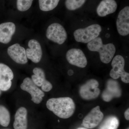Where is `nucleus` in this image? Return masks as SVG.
I'll list each match as a JSON object with an SVG mask.
<instances>
[{"label":"nucleus","instance_id":"obj_2","mask_svg":"<svg viewBox=\"0 0 129 129\" xmlns=\"http://www.w3.org/2000/svg\"><path fill=\"white\" fill-rule=\"evenodd\" d=\"M88 50L99 52L101 61L103 63H109L112 60L116 52L115 45L112 43L103 44L101 37H98L87 44Z\"/></svg>","mask_w":129,"mask_h":129},{"label":"nucleus","instance_id":"obj_22","mask_svg":"<svg viewBox=\"0 0 129 129\" xmlns=\"http://www.w3.org/2000/svg\"><path fill=\"white\" fill-rule=\"evenodd\" d=\"M86 0H66L65 6L70 11H74L80 8L85 3Z\"/></svg>","mask_w":129,"mask_h":129},{"label":"nucleus","instance_id":"obj_16","mask_svg":"<svg viewBox=\"0 0 129 129\" xmlns=\"http://www.w3.org/2000/svg\"><path fill=\"white\" fill-rule=\"evenodd\" d=\"M16 30V25L12 22L0 24V42L4 44L9 43L11 40Z\"/></svg>","mask_w":129,"mask_h":129},{"label":"nucleus","instance_id":"obj_17","mask_svg":"<svg viewBox=\"0 0 129 129\" xmlns=\"http://www.w3.org/2000/svg\"><path fill=\"white\" fill-rule=\"evenodd\" d=\"M117 8V4L115 0H102L96 8L98 15L101 17L114 13Z\"/></svg>","mask_w":129,"mask_h":129},{"label":"nucleus","instance_id":"obj_20","mask_svg":"<svg viewBox=\"0 0 129 129\" xmlns=\"http://www.w3.org/2000/svg\"><path fill=\"white\" fill-rule=\"evenodd\" d=\"M60 0H39L40 9L43 11H52L57 6Z\"/></svg>","mask_w":129,"mask_h":129},{"label":"nucleus","instance_id":"obj_27","mask_svg":"<svg viewBox=\"0 0 129 129\" xmlns=\"http://www.w3.org/2000/svg\"><path fill=\"white\" fill-rule=\"evenodd\" d=\"M129 129V128H127V129Z\"/></svg>","mask_w":129,"mask_h":129},{"label":"nucleus","instance_id":"obj_13","mask_svg":"<svg viewBox=\"0 0 129 129\" xmlns=\"http://www.w3.org/2000/svg\"><path fill=\"white\" fill-rule=\"evenodd\" d=\"M33 72L34 75L31 76V79L37 86L41 87L42 90L48 92L52 89V84L46 79L45 74L43 69L35 68L33 69Z\"/></svg>","mask_w":129,"mask_h":129},{"label":"nucleus","instance_id":"obj_23","mask_svg":"<svg viewBox=\"0 0 129 129\" xmlns=\"http://www.w3.org/2000/svg\"><path fill=\"white\" fill-rule=\"evenodd\" d=\"M34 0H17V8L18 11L24 12L31 7Z\"/></svg>","mask_w":129,"mask_h":129},{"label":"nucleus","instance_id":"obj_14","mask_svg":"<svg viewBox=\"0 0 129 129\" xmlns=\"http://www.w3.org/2000/svg\"><path fill=\"white\" fill-rule=\"evenodd\" d=\"M7 53L15 62L24 64L28 62L26 50L19 44H14L8 48Z\"/></svg>","mask_w":129,"mask_h":129},{"label":"nucleus","instance_id":"obj_15","mask_svg":"<svg viewBox=\"0 0 129 129\" xmlns=\"http://www.w3.org/2000/svg\"><path fill=\"white\" fill-rule=\"evenodd\" d=\"M29 48L26 50V55L28 59L35 63L39 62L42 56L41 46L37 40H30L28 43Z\"/></svg>","mask_w":129,"mask_h":129},{"label":"nucleus","instance_id":"obj_25","mask_svg":"<svg viewBox=\"0 0 129 129\" xmlns=\"http://www.w3.org/2000/svg\"><path fill=\"white\" fill-rule=\"evenodd\" d=\"M77 129H86L85 128H82V127H80V128H78Z\"/></svg>","mask_w":129,"mask_h":129},{"label":"nucleus","instance_id":"obj_19","mask_svg":"<svg viewBox=\"0 0 129 129\" xmlns=\"http://www.w3.org/2000/svg\"><path fill=\"white\" fill-rule=\"evenodd\" d=\"M119 121L117 118L110 116L106 118L99 127V129H117Z\"/></svg>","mask_w":129,"mask_h":129},{"label":"nucleus","instance_id":"obj_21","mask_svg":"<svg viewBox=\"0 0 129 129\" xmlns=\"http://www.w3.org/2000/svg\"><path fill=\"white\" fill-rule=\"evenodd\" d=\"M10 114L8 109L5 106L0 105V124L7 127L10 122Z\"/></svg>","mask_w":129,"mask_h":129},{"label":"nucleus","instance_id":"obj_9","mask_svg":"<svg viewBox=\"0 0 129 129\" xmlns=\"http://www.w3.org/2000/svg\"><path fill=\"white\" fill-rule=\"evenodd\" d=\"M122 92V90L117 81L111 79L107 82L106 89L102 94V98L104 101L109 102L113 98L121 96Z\"/></svg>","mask_w":129,"mask_h":129},{"label":"nucleus","instance_id":"obj_5","mask_svg":"<svg viewBox=\"0 0 129 129\" xmlns=\"http://www.w3.org/2000/svg\"><path fill=\"white\" fill-rule=\"evenodd\" d=\"M46 36L50 40L59 45H62L67 40L68 35L62 25L57 23H54L47 28Z\"/></svg>","mask_w":129,"mask_h":129},{"label":"nucleus","instance_id":"obj_11","mask_svg":"<svg viewBox=\"0 0 129 129\" xmlns=\"http://www.w3.org/2000/svg\"><path fill=\"white\" fill-rule=\"evenodd\" d=\"M104 117V114L100 110V107L97 106L92 109L83 121L84 127L92 128L97 127L101 122Z\"/></svg>","mask_w":129,"mask_h":129},{"label":"nucleus","instance_id":"obj_24","mask_svg":"<svg viewBox=\"0 0 129 129\" xmlns=\"http://www.w3.org/2000/svg\"><path fill=\"white\" fill-rule=\"evenodd\" d=\"M124 117L126 120H129V109H127L124 112Z\"/></svg>","mask_w":129,"mask_h":129},{"label":"nucleus","instance_id":"obj_10","mask_svg":"<svg viewBox=\"0 0 129 129\" xmlns=\"http://www.w3.org/2000/svg\"><path fill=\"white\" fill-rule=\"evenodd\" d=\"M116 26L118 33L125 36L129 34V7L124 8L119 12L116 21Z\"/></svg>","mask_w":129,"mask_h":129},{"label":"nucleus","instance_id":"obj_6","mask_svg":"<svg viewBox=\"0 0 129 129\" xmlns=\"http://www.w3.org/2000/svg\"><path fill=\"white\" fill-rule=\"evenodd\" d=\"M98 81L94 79H91L86 81L81 86L79 94L83 99L86 100H91L98 97L100 94Z\"/></svg>","mask_w":129,"mask_h":129},{"label":"nucleus","instance_id":"obj_26","mask_svg":"<svg viewBox=\"0 0 129 129\" xmlns=\"http://www.w3.org/2000/svg\"><path fill=\"white\" fill-rule=\"evenodd\" d=\"M1 90H0V95H1Z\"/></svg>","mask_w":129,"mask_h":129},{"label":"nucleus","instance_id":"obj_3","mask_svg":"<svg viewBox=\"0 0 129 129\" xmlns=\"http://www.w3.org/2000/svg\"><path fill=\"white\" fill-rule=\"evenodd\" d=\"M102 31L101 26L95 24L76 29L74 32V36L76 41L88 44L98 37Z\"/></svg>","mask_w":129,"mask_h":129},{"label":"nucleus","instance_id":"obj_8","mask_svg":"<svg viewBox=\"0 0 129 129\" xmlns=\"http://www.w3.org/2000/svg\"><path fill=\"white\" fill-rule=\"evenodd\" d=\"M66 58L70 64L80 68L87 66L88 61L83 51L79 48L70 49L66 54Z\"/></svg>","mask_w":129,"mask_h":129},{"label":"nucleus","instance_id":"obj_1","mask_svg":"<svg viewBox=\"0 0 129 129\" xmlns=\"http://www.w3.org/2000/svg\"><path fill=\"white\" fill-rule=\"evenodd\" d=\"M47 108L61 118H68L73 115L76 106L73 99L69 97L52 98L46 103Z\"/></svg>","mask_w":129,"mask_h":129},{"label":"nucleus","instance_id":"obj_12","mask_svg":"<svg viewBox=\"0 0 129 129\" xmlns=\"http://www.w3.org/2000/svg\"><path fill=\"white\" fill-rule=\"evenodd\" d=\"M14 74L11 69L4 63H0V90L6 91L12 86Z\"/></svg>","mask_w":129,"mask_h":129},{"label":"nucleus","instance_id":"obj_7","mask_svg":"<svg viewBox=\"0 0 129 129\" xmlns=\"http://www.w3.org/2000/svg\"><path fill=\"white\" fill-rule=\"evenodd\" d=\"M20 87L21 89L30 94L31 100L35 104H40L42 101L43 97L45 96V93L38 88L30 78H25Z\"/></svg>","mask_w":129,"mask_h":129},{"label":"nucleus","instance_id":"obj_18","mask_svg":"<svg viewBox=\"0 0 129 129\" xmlns=\"http://www.w3.org/2000/svg\"><path fill=\"white\" fill-rule=\"evenodd\" d=\"M27 111L24 107L19 108L14 117L13 127L14 129H27Z\"/></svg>","mask_w":129,"mask_h":129},{"label":"nucleus","instance_id":"obj_4","mask_svg":"<svg viewBox=\"0 0 129 129\" xmlns=\"http://www.w3.org/2000/svg\"><path fill=\"white\" fill-rule=\"evenodd\" d=\"M125 60L122 56L117 55L113 58L111 65L112 69L110 72V76L114 79L121 77L124 83H129V74L125 71Z\"/></svg>","mask_w":129,"mask_h":129}]
</instances>
